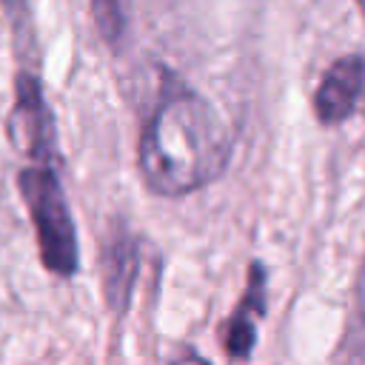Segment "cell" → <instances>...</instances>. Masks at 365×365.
Wrapping results in <instances>:
<instances>
[{
  "instance_id": "obj_8",
  "label": "cell",
  "mask_w": 365,
  "mask_h": 365,
  "mask_svg": "<svg viewBox=\"0 0 365 365\" xmlns=\"http://www.w3.org/2000/svg\"><path fill=\"white\" fill-rule=\"evenodd\" d=\"M0 3H3V11L11 20V26L20 31L29 20V0H0Z\"/></svg>"
},
{
  "instance_id": "obj_11",
  "label": "cell",
  "mask_w": 365,
  "mask_h": 365,
  "mask_svg": "<svg viewBox=\"0 0 365 365\" xmlns=\"http://www.w3.org/2000/svg\"><path fill=\"white\" fill-rule=\"evenodd\" d=\"M359 3V9H362V17H365V0H356Z\"/></svg>"
},
{
  "instance_id": "obj_7",
  "label": "cell",
  "mask_w": 365,
  "mask_h": 365,
  "mask_svg": "<svg viewBox=\"0 0 365 365\" xmlns=\"http://www.w3.org/2000/svg\"><path fill=\"white\" fill-rule=\"evenodd\" d=\"M131 0H91V20L108 46H117L128 26Z\"/></svg>"
},
{
  "instance_id": "obj_1",
  "label": "cell",
  "mask_w": 365,
  "mask_h": 365,
  "mask_svg": "<svg viewBox=\"0 0 365 365\" xmlns=\"http://www.w3.org/2000/svg\"><path fill=\"white\" fill-rule=\"evenodd\" d=\"M231 160V134L214 106L191 88L168 86L143 125L137 165L163 197L191 194L217 180Z\"/></svg>"
},
{
  "instance_id": "obj_5",
  "label": "cell",
  "mask_w": 365,
  "mask_h": 365,
  "mask_svg": "<svg viewBox=\"0 0 365 365\" xmlns=\"http://www.w3.org/2000/svg\"><path fill=\"white\" fill-rule=\"evenodd\" d=\"M262 314H265V268L259 262H251L245 294L234 317L225 322V334H222V345L234 359H245L251 354L257 342V319Z\"/></svg>"
},
{
  "instance_id": "obj_2",
  "label": "cell",
  "mask_w": 365,
  "mask_h": 365,
  "mask_svg": "<svg viewBox=\"0 0 365 365\" xmlns=\"http://www.w3.org/2000/svg\"><path fill=\"white\" fill-rule=\"evenodd\" d=\"M17 188L29 208L46 271H51L54 277H71L77 271V231L54 165H26L17 174Z\"/></svg>"
},
{
  "instance_id": "obj_3",
  "label": "cell",
  "mask_w": 365,
  "mask_h": 365,
  "mask_svg": "<svg viewBox=\"0 0 365 365\" xmlns=\"http://www.w3.org/2000/svg\"><path fill=\"white\" fill-rule=\"evenodd\" d=\"M9 137L20 154L31 163H51L54 157V128L40 83L31 74H17L14 108L9 114Z\"/></svg>"
},
{
  "instance_id": "obj_9",
  "label": "cell",
  "mask_w": 365,
  "mask_h": 365,
  "mask_svg": "<svg viewBox=\"0 0 365 365\" xmlns=\"http://www.w3.org/2000/svg\"><path fill=\"white\" fill-rule=\"evenodd\" d=\"M174 365H208V362L200 359V356H194V354H185V356H180Z\"/></svg>"
},
{
  "instance_id": "obj_4",
  "label": "cell",
  "mask_w": 365,
  "mask_h": 365,
  "mask_svg": "<svg viewBox=\"0 0 365 365\" xmlns=\"http://www.w3.org/2000/svg\"><path fill=\"white\" fill-rule=\"evenodd\" d=\"M365 103V54H345L328 66L317 91L314 111L325 125L348 120Z\"/></svg>"
},
{
  "instance_id": "obj_10",
  "label": "cell",
  "mask_w": 365,
  "mask_h": 365,
  "mask_svg": "<svg viewBox=\"0 0 365 365\" xmlns=\"http://www.w3.org/2000/svg\"><path fill=\"white\" fill-rule=\"evenodd\" d=\"M359 305L365 311V271H362V282H359Z\"/></svg>"
},
{
  "instance_id": "obj_6",
  "label": "cell",
  "mask_w": 365,
  "mask_h": 365,
  "mask_svg": "<svg viewBox=\"0 0 365 365\" xmlns=\"http://www.w3.org/2000/svg\"><path fill=\"white\" fill-rule=\"evenodd\" d=\"M137 242L128 234H117L108 240L103 251V282H106V299L111 311L123 314L128 308L134 279H137Z\"/></svg>"
}]
</instances>
